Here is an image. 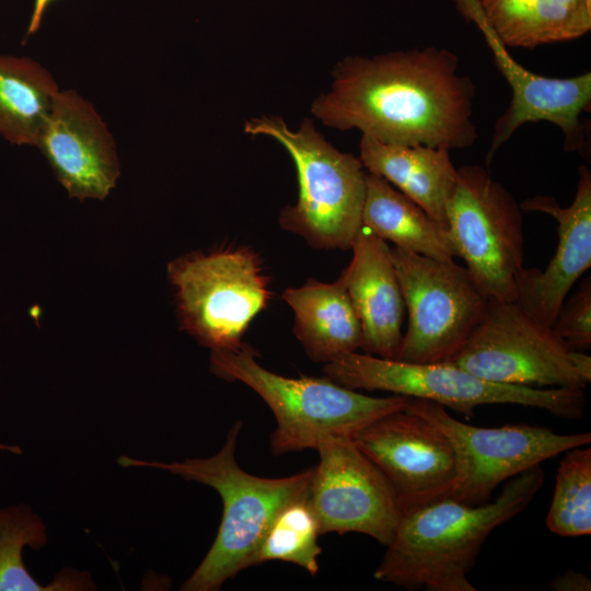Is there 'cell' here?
Wrapping results in <instances>:
<instances>
[{
    "label": "cell",
    "mask_w": 591,
    "mask_h": 591,
    "mask_svg": "<svg viewBox=\"0 0 591 591\" xmlns=\"http://www.w3.org/2000/svg\"><path fill=\"white\" fill-rule=\"evenodd\" d=\"M497 68L510 85L512 96L506 111L497 118L486 164L496 152L526 123L548 121L563 132L566 152L586 153L589 147L581 114L591 103V73L570 78H551L531 72L518 63L493 35L483 33Z\"/></svg>",
    "instance_id": "15"
},
{
    "label": "cell",
    "mask_w": 591,
    "mask_h": 591,
    "mask_svg": "<svg viewBox=\"0 0 591 591\" xmlns=\"http://www.w3.org/2000/svg\"><path fill=\"white\" fill-rule=\"evenodd\" d=\"M308 497L289 502L277 513L252 558L251 567L280 560L297 565L311 576L316 575L317 557L322 553L317 543L321 532Z\"/></svg>",
    "instance_id": "24"
},
{
    "label": "cell",
    "mask_w": 591,
    "mask_h": 591,
    "mask_svg": "<svg viewBox=\"0 0 591 591\" xmlns=\"http://www.w3.org/2000/svg\"><path fill=\"white\" fill-rule=\"evenodd\" d=\"M167 271L182 328L211 351L240 348L270 298L258 257L244 247L187 255Z\"/></svg>",
    "instance_id": "8"
},
{
    "label": "cell",
    "mask_w": 591,
    "mask_h": 591,
    "mask_svg": "<svg viewBox=\"0 0 591 591\" xmlns=\"http://www.w3.org/2000/svg\"><path fill=\"white\" fill-rule=\"evenodd\" d=\"M447 230L457 257L488 299L514 301L524 267L520 204L482 165L457 169L447 207Z\"/></svg>",
    "instance_id": "9"
},
{
    "label": "cell",
    "mask_w": 591,
    "mask_h": 591,
    "mask_svg": "<svg viewBox=\"0 0 591 591\" xmlns=\"http://www.w3.org/2000/svg\"><path fill=\"white\" fill-rule=\"evenodd\" d=\"M552 329L570 350L587 352L591 349L590 276L581 281L568 302H564Z\"/></svg>",
    "instance_id": "26"
},
{
    "label": "cell",
    "mask_w": 591,
    "mask_h": 591,
    "mask_svg": "<svg viewBox=\"0 0 591 591\" xmlns=\"http://www.w3.org/2000/svg\"><path fill=\"white\" fill-rule=\"evenodd\" d=\"M361 222L402 250L437 259L456 257L445 228L386 179L368 172Z\"/></svg>",
    "instance_id": "21"
},
{
    "label": "cell",
    "mask_w": 591,
    "mask_h": 591,
    "mask_svg": "<svg viewBox=\"0 0 591 591\" xmlns=\"http://www.w3.org/2000/svg\"><path fill=\"white\" fill-rule=\"evenodd\" d=\"M323 371L325 376L352 390L384 391L426 399L467 418H472L480 405L514 404L576 420L582 417L586 406L584 390L495 383L451 361L415 363L356 351L325 363Z\"/></svg>",
    "instance_id": "6"
},
{
    "label": "cell",
    "mask_w": 591,
    "mask_h": 591,
    "mask_svg": "<svg viewBox=\"0 0 591 591\" xmlns=\"http://www.w3.org/2000/svg\"><path fill=\"white\" fill-rule=\"evenodd\" d=\"M281 298L292 309L293 333L313 361L325 364L361 349V324L340 277L333 283L310 279L286 289Z\"/></svg>",
    "instance_id": "20"
},
{
    "label": "cell",
    "mask_w": 591,
    "mask_h": 591,
    "mask_svg": "<svg viewBox=\"0 0 591 591\" xmlns=\"http://www.w3.org/2000/svg\"><path fill=\"white\" fill-rule=\"evenodd\" d=\"M449 361L502 384L586 390L591 381V357L570 350L515 301L489 299L478 325Z\"/></svg>",
    "instance_id": "7"
},
{
    "label": "cell",
    "mask_w": 591,
    "mask_h": 591,
    "mask_svg": "<svg viewBox=\"0 0 591 591\" xmlns=\"http://www.w3.org/2000/svg\"><path fill=\"white\" fill-rule=\"evenodd\" d=\"M522 210L553 217L558 243L544 270L522 268L515 283L514 301L543 324L555 322L570 289L591 267V172L578 169L575 198L560 207L552 196H535L520 204Z\"/></svg>",
    "instance_id": "16"
},
{
    "label": "cell",
    "mask_w": 591,
    "mask_h": 591,
    "mask_svg": "<svg viewBox=\"0 0 591 591\" xmlns=\"http://www.w3.org/2000/svg\"><path fill=\"white\" fill-rule=\"evenodd\" d=\"M47 543L42 519L24 505L0 509V591L90 590L93 587L86 572L65 569L50 584L42 586L27 571L22 549L37 551Z\"/></svg>",
    "instance_id": "23"
},
{
    "label": "cell",
    "mask_w": 591,
    "mask_h": 591,
    "mask_svg": "<svg viewBox=\"0 0 591 591\" xmlns=\"http://www.w3.org/2000/svg\"><path fill=\"white\" fill-rule=\"evenodd\" d=\"M461 11L506 48L534 49L591 30V0H468Z\"/></svg>",
    "instance_id": "18"
},
{
    "label": "cell",
    "mask_w": 591,
    "mask_h": 591,
    "mask_svg": "<svg viewBox=\"0 0 591 591\" xmlns=\"http://www.w3.org/2000/svg\"><path fill=\"white\" fill-rule=\"evenodd\" d=\"M351 250V262L340 278L361 324V349L397 360L406 309L391 247L362 227Z\"/></svg>",
    "instance_id": "17"
},
{
    "label": "cell",
    "mask_w": 591,
    "mask_h": 591,
    "mask_svg": "<svg viewBox=\"0 0 591 591\" xmlns=\"http://www.w3.org/2000/svg\"><path fill=\"white\" fill-rule=\"evenodd\" d=\"M53 1L54 0H34V9L28 23L26 37L34 34L39 28L45 10Z\"/></svg>",
    "instance_id": "28"
},
{
    "label": "cell",
    "mask_w": 591,
    "mask_h": 591,
    "mask_svg": "<svg viewBox=\"0 0 591 591\" xmlns=\"http://www.w3.org/2000/svg\"><path fill=\"white\" fill-rule=\"evenodd\" d=\"M544 479L537 465L506 480L491 502L443 498L404 514L374 578L409 591H476L467 575L484 543L530 505Z\"/></svg>",
    "instance_id": "2"
},
{
    "label": "cell",
    "mask_w": 591,
    "mask_h": 591,
    "mask_svg": "<svg viewBox=\"0 0 591 591\" xmlns=\"http://www.w3.org/2000/svg\"><path fill=\"white\" fill-rule=\"evenodd\" d=\"M549 587L554 591H590L591 580L583 572L568 569L554 578Z\"/></svg>",
    "instance_id": "27"
},
{
    "label": "cell",
    "mask_w": 591,
    "mask_h": 591,
    "mask_svg": "<svg viewBox=\"0 0 591 591\" xmlns=\"http://www.w3.org/2000/svg\"><path fill=\"white\" fill-rule=\"evenodd\" d=\"M566 452L558 466L546 526L559 536L589 535L591 533V448L582 445Z\"/></svg>",
    "instance_id": "25"
},
{
    "label": "cell",
    "mask_w": 591,
    "mask_h": 591,
    "mask_svg": "<svg viewBox=\"0 0 591 591\" xmlns=\"http://www.w3.org/2000/svg\"><path fill=\"white\" fill-rule=\"evenodd\" d=\"M408 315L397 360H451L483 317L488 298L466 267L391 247Z\"/></svg>",
    "instance_id": "10"
},
{
    "label": "cell",
    "mask_w": 591,
    "mask_h": 591,
    "mask_svg": "<svg viewBox=\"0 0 591 591\" xmlns=\"http://www.w3.org/2000/svg\"><path fill=\"white\" fill-rule=\"evenodd\" d=\"M406 407L438 426L451 439L459 479L447 498L470 506L489 501L503 482L570 449L590 445V432L559 434L528 424L476 427L452 417L444 406L408 397Z\"/></svg>",
    "instance_id": "11"
},
{
    "label": "cell",
    "mask_w": 591,
    "mask_h": 591,
    "mask_svg": "<svg viewBox=\"0 0 591 591\" xmlns=\"http://www.w3.org/2000/svg\"><path fill=\"white\" fill-rule=\"evenodd\" d=\"M351 437L390 484L403 515L447 498L459 479L451 439L406 406L368 422Z\"/></svg>",
    "instance_id": "12"
},
{
    "label": "cell",
    "mask_w": 591,
    "mask_h": 591,
    "mask_svg": "<svg viewBox=\"0 0 591 591\" xmlns=\"http://www.w3.org/2000/svg\"><path fill=\"white\" fill-rule=\"evenodd\" d=\"M36 147L70 197L104 199L115 187V141L94 106L76 91H59Z\"/></svg>",
    "instance_id": "14"
},
{
    "label": "cell",
    "mask_w": 591,
    "mask_h": 591,
    "mask_svg": "<svg viewBox=\"0 0 591 591\" xmlns=\"http://www.w3.org/2000/svg\"><path fill=\"white\" fill-rule=\"evenodd\" d=\"M475 93L457 55L428 46L343 58L311 112L329 128L383 143L466 149L477 139Z\"/></svg>",
    "instance_id": "1"
},
{
    "label": "cell",
    "mask_w": 591,
    "mask_h": 591,
    "mask_svg": "<svg viewBox=\"0 0 591 591\" xmlns=\"http://www.w3.org/2000/svg\"><path fill=\"white\" fill-rule=\"evenodd\" d=\"M0 450H5L15 454H21L22 450L16 445H5L0 443Z\"/></svg>",
    "instance_id": "29"
},
{
    "label": "cell",
    "mask_w": 591,
    "mask_h": 591,
    "mask_svg": "<svg viewBox=\"0 0 591 591\" xmlns=\"http://www.w3.org/2000/svg\"><path fill=\"white\" fill-rule=\"evenodd\" d=\"M242 422H234L225 443L207 459L162 463L118 457L121 466L155 467L185 479L215 488L223 513L216 538L207 555L183 583V591H217L239 572L251 567L252 558L277 513L289 502L309 495L313 467L300 473L266 478L252 475L235 457Z\"/></svg>",
    "instance_id": "3"
},
{
    "label": "cell",
    "mask_w": 591,
    "mask_h": 591,
    "mask_svg": "<svg viewBox=\"0 0 591 591\" xmlns=\"http://www.w3.org/2000/svg\"><path fill=\"white\" fill-rule=\"evenodd\" d=\"M359 151L368 173L386 179L447 229V207L457 178L450 150L389 144L361 136Z\"/></svg>",
    "instance_id": "19"
},
{
    "label": "cell",
    "mask_w": 591,
    "mask_h": 591,
    "mask_svg": "<svg viewBox=\"0 0 591 591\" xmlns=\"http://www.w3.org/2000/svg\"><path fill=\"white\" fill-rule=\"evenodd\" d=\"M316 451L308 500L321 534L361 533L387 546L403 512L383 474L350 434L328 438Z\"/></svg>",
    "instance_id": "13"
},
{
    "label": "cell",
    "mask_w": 591,
    "mask_h": 591,
    "mask_svg": "<svg viewBox=\"0 0 591 591\" xmlns=\"http://www.w3.org/2000/svg\"><path fill=\"white\" fill-rule=\"evenodd\" d=\"M58 85L27 57L0 56V134L13 144L37 146Z\"/></svg>",
    "instance_id": "22"
},
{
    "label": "cell",
    "mask_w": 591,
    "mask_h": 591,
    "mask_svg": "<svg viewBox=\"0 0 591 591\" xmlns=\"http://www.w3.org/2000/svg\"><path fill=\"white\" fill-rule=\"evenodd\" d=\"M215 374L255 391L275 415L270 437L275 455L314 449L326 439L352 434L368 422L407 405L408 397H375L343 386L327 376L288 378L262 367L252 348L213 350Z\"/></svg>",
    "instance_id": "4"
},
{
    "label": "cell",
    "mask_w": 591,
    "mask_h": 591,
    "mask_svg": "<svg viewBox=\"0 0 591 591\" xmlns=\"http://www.w3.org/2000/svg\"><path fill=\"white\" fill-rule=\"evenodd\" d=\"M244 132L280 143L292 158L299 182L293 206L279 217L282 229L325 250H351L362 228L367 172L359 157L331 144L305 118L296 129L279 116L262 115L244 123Z\"/></svg>",
    "instance_id": "5"
}]
</instances>
